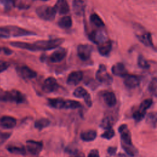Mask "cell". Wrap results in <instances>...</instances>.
I'll use <instances>...</instances> for the list:
<instances>
[{"label":"cell","mask_w":157,"mask_h":157,"mask_svg":"<svg viewBox=\"0 0 157 157\" xmlns=\"http://www.w3.org/2000/svg\"><path fill=\"white\" fill-rule=\"evenodd\" d=\"M86 4L83 0H73L72 10L74 14L78 17H82L84 15L85 11Z\"/></svg>","instance_id":"2e32d148"},{"label":"cell","mask_w":157,"mask_h":157,"mask_svg":"<svg viewBox=\"0 0 157 157\" xmlns=\"http://www.w3.org/2000/svg\"><path fill=\"white\" fill-rule=\"evenodd\" d=\"M112 50V42L110 40L99 44L98 50L99 54L103 56H107Z\"/></svg>","instance_id":"44dd1931"},{"label":"cell","mask_w":157,"mask_h":157,"mask_svg":"<svg viewBox=\"0 0 157 157\" xmlns=\"http://www.w3.org/2000/svg\"><path fill=\"white\" fill-rule=\"evenodd\" d=\"M20 75L25 79H33L36 77L37 72L26 66H23L18 69Z\"/></svg>","instance_id":"ac0fdd59"},{"label":"cell","mask_w":157,"mask_h":157,"mask_svg":"<svg viewBox=\"0 0 157 157\" xmlns=\"http://www.w3.org/2000/svg\"><path fill=\"white\" fill-rule=\"evenodd\" d=\"M145 115H146V112L140 110L138 109L132 113V118L136 121L139 122L145 118Z\"/></svg>","instance_id":"d590c367"},{"label":"cell","mask_w":157,"mask_h":157,"mask_svg":"<svg viewBox=\"0 0 157 157\" xmlns=\"http://www.w3.org/2000/svg\"><path fill=\"white\" fill-rule=\"evenodd\" d=\"M90 21L93 25L99 28H102L105 25L101 18L96 13H93L90 15Z\"/></svg>","instance_id":"4316f807"},{"label":"cell","mask_w":157,"mask_h":157,"mask_svg":"<svg viewBox=\"0 0 157 157\" xmlns=\"http://www.w3.org/2000/svg\"><path fill=\"white\" fill-rule=\"evenodd\" d=\"M1 99L5 101L13 102L16 104H21L25 102L26 97L18 90H12L5 92Z\"/></svg>","instance_id":"277c9868"},{"label":"cell","mask_w":157,"mask_h":157,"mask_svg":"<svg viewBox=\"0 0 157 157\" xmlns=\"http://www.w3.org/2000/svg\"><path fill=\"white\" fill-rule=\"evenodd\" d=\"M93 50V47L91 45L80 44L77 48V54L81 60L85 61L90 58Z\"/></svg>","instance_id":"ba28073f"},{"label":"cell","mask_w":157,"mask_h":157,"mask_svg":"<svg viewBox=\"0 0 157 157\" xmlns=\"http://www.w3.org/2000/svg\"><path fill=\"white\" fill-rule=\"evenodd\" d=\"M118 132L120 134L121 144L124 145H133L132 142L131 134L128 126L126 124H121L118 128Z\"/></svg>","instance_id":"8fae6325"},{"label":"cell","mask_w":157,"mask_h":157,"mask_svg":"<svg viewBox=\"0 0 157 157\" xmlns=\"http://www.w3.org/2000/svg\"><path fill=\"white\" fill-rule=\"evenodd\" d=\"M148 90L150 94L156 97V91H157V79L156 77L152 78L151 82H150L148 87Z\"/></svg>","instance_id":"836d02e7"},{"label":"cell","mask_w":157,"mask_h":157,"mask_svg":"<svg viewBox=\"0 0 157 157\" xmlns=\"http://www.w3.org/2000/svg\"><path fill=\"white\" fill-rule=\"evenodd\" d=\"M80 139L85 142H91L94 140L97 137V132L95 130L90 129L83 131L80 134Z\"/></svg>","instance_id":"cb8c5ba5"},{"label":"cell","mask_w":157,"mask_h":157,"mask_svg":"<svg viewBox=\"0 0 157 157\" xmlns=\"http://www.w3.org/2000/svg\"><path fill=\"white\" fill-rule=\"evenodd\" d=\"M1 125L6 129H12L17 124V120L11 116H4L0 120Z\"/></svg>","instance_id":"7402d4cb"},{"label":"cell","mask_w":157,"mask_h":157,"mask_svg":"<svg viewBox=\"0 0 157 157\" xmlns=\"http://www.w3.org/2000/svg\"><path fill=\"white\" fill-rule=\"evenodd\" d=\"M9 63L7 61L0 60V73L6 71L9 67Z\"/></svg>","instance_id":"ab89813d"},{"label":"cell","mask_w":157,"mask_h":157,"mask_svg":"<svg viewBox=\"0 0 157 157\" xmlns=\"http://www.w3.org/2000/svg\"><path fill=\"white\" fill-rule=\"evenodd\" d=\"M115 132L113 129L109 128V129H105V131L101 135V137L107 140H110L115 136Z\"/></svg>","instance_id":"8d00e7d4"},{"label":"cell","mask_w":157,"mask_h":157,"mask_svg":"<svg viewBox=\"0 0 157 157\" xmlns=\"http://www.w3.org/2000/svg\"><path fill=\"white\" fill-rule=\"evenodd\" d=\"M111 71L114 75L121 77H124L128 74V70L126 69L124 64L122 63H117L114 64L112 67Z\"/></svg>","instance_id":"ffe728a7"},{"label":"cell","mask_w":157,"mask_h":157,"mask_svg":"<svg viewBox=\"0 0 157 157\" xmlns=\"http://www.w3.org/2000/svg\"><path fill=\"white\" fill-rule=\"evenodd\" d=\"M102 99L105 104L110 107H112L117 104V98L115 94L112 91H105L102 93Z\"/></svg>","instance_id":"d6986e66"},{"label":"cell","mask_w":157,"mask_h":157,"mask_svg":"<svg viewBox=\"0 0 157 157\" xmlns=\"http://www.w3.org/2000/svg\"><path fill=\"white\" fill-rule=\"evenodd\" d=\"M140 31L141 33L137 32L136 33V36L138 39V40L146 47H151L154 50H156V48L153 43L151 33L143 29V27L141 28Z\"/></svg>","instance_id":"52a82bcc"},{"label":"cell","mask_w":157,"mask_h":157,"mask_svg":"<svg viewBox=\"0 0 157 157\" xmlns=\"http://www.w3.org/2000/svg\"><path fill=\"white\" fill-rule=\"evenodd\" d=\"M37 15L45 21H52L55 19L56 12L54 7L48 5H42L36 9Z\"/></svg>","instance_id":"3957f363"},{"label":"cell","mask_w":157,"mask_h":157,"mask_svg":"<svg viewBox=\"0 0 157 157\" xmlns=\"http://www.w3.org/2000/svg\"><path fill=\"white\" fill-rule=\"evenodd\" d=\"M0 34L3 37H22L36 35V34L33 31L13 25L0 26Z\"/></svg>","instance_id":"7a4b0ae2"},{"label":"cell","mask_w":157,"mask_h":157,"mask_svg":"<svg viewBox=\"0 0 157 157\" xmlns=\"http://www.w3.org/2000/svg\"><path fill=\"white\" fill-rule=\"evenodd\" d=\"M67 55V50L64 48H59L54 51L50 56L49 59L52 63H56L63 61Z\"/></svg>","instance_id":"5bb4252c"},{"label":"cell","mask_w":157,"mask_h":157,"mask_svg":"<svg viewBox=\"0 0 157 157\" xmlns=\"http://www.w3.org/2000/svg\"><path fill=\"white\" fill-rule=\"evenodd\" d=\"M0 3L7 10L10 9L13 6V0H0Z\"/></svg>","instance_id":"74e56055"},{"label":"cell","mask_w":157,"mask_h":157,"mask_svg":"<svg viewBox=\"0 0 157 157\" xmlns=\"http://www.w3.org/2000/svg\"><path fill=\"white\" fill-rule=\"evenodd\" d=\"M64 42L63 38H56L48 40H41L36 41L34 43H28L24 42H11V46L31 52L47 51L55 49L58 47Z\"/></svg>","instance_id":"6da1fadb"},{"label":"cell","mask_w":157,"mask_h":157,"mask_svg":"<svg viewBox=\"0 0 157 157\" xmlns=\"http://www.w3.org/2000/svg\"><path fill=\"white\" fill-rule=\"evenodd\" d=\"M117 157H131V156H126V155L124 154H122V153H119V155H118Z\"/></svg>","instance_id":"f6af8a7d"},{"label":"cell","mask_w":157,"mask_h":157,"mask_svg":"<svg viewBox=\"0 0 157 157\" xmlns=\"http://www.w3.org/2000/svg\"><path fill=\"white\" fill-rule=\"evenodd\" d=\"M59 88V85L55 78L53 77H47L43 83L42 89L45 93H51L56 91Z\"/></svg>","instance_id":"9c48e42d"},{"label":"cell","mask_w":157,"mask_h":157,"mask_svg":"<svg viewBox=\"0 0 157 157\" xmlns=\"http://www.w3.org/2000/svg\"><path fill=\"white\" fill-rule=\"evenodd\" d=\"M96 78L99 82L105 85H111L113 82V78L109 74L105 65L100 64L96 72Z\"/></svg>","instance_id":"5b68a950"},{"label":"cell","mask_w":157,"mask_h":157,"mask_svg":"<svg viewBox=\"0 0 157 157\" xmlns=\"http://www.w3.org/2000/svg\"><path fill=\"white\" fill-rule=\"evenodd\" d=\"M89 39L94 44L99 45L108 40V36L106 31L100 29L94 30L88 34Z\"/></svg>","instance_id":"8992f818"},{"label":"cell","mask_w":157,"mask_h":157,"mask_svg":"<svg viewBox=\"0 0 157 157\" xmlns=\"http://www.w3.org/2000/svg\"><path fill=\"white\" fill-rule=\"evenodd\" d=\"M83 78V73L81 71L71 72L67 76L66 83L69 85H78Z\"/></svg>","instance_id":"4fadbf2b"},{"label":"cell","mask_w":157,"mask_h":157,"mask_svg":"<svg viewBox=\"0 0 157 157\" xmlns=\"http://www.w3.org/2000/svg\"><path fill=\"white\" fill-rule=\"evenodd\" d=\"M123 78H124L123 83L124 85L129 89L135 88L137 87L140 84L139 78L137 75L128 74Z\"/></svg>","instance_id":"9a60e30c"},{"label":"cell","mask_w":157,"mask_h":157,"mask_svg":"<svg viewBox=\"0 0 157 157\" xmlns=\"http://www.w3.org/2000/svg\"><path fill=\"white\" fill-rule=\"evenodd\" d=\"M4 52H5V53H6V55H10V54L12 53V52L10 50H9V48H4Z\"/></svg>","instance_id":"ee69618b"},{"label":"cell","mask_w":157,"mask_h":157,"mask_svg":"<svg viewBox=\"0 0 157 157\" xmlns=\"http://www.w3.org/2000/svg\"><path fill=\"white\" fill-rule=\"evenodd\" d=\"M72 156H71L70 157H85L84 153H82V152H77V153H75L74 155H71Z\"/></svg>","instance_id":"7bdbcfd3"},{"label":"cell","mask_w":157,"mask_h":157,"mask_svg":"<svg viewBox=\"0 0 157 157\" xmlns=\"http://www.w3.org/2000/svg\"><path fill=\"white\" fill-rule=\"evenodd\" d=\"M87 157H100L99 151L97 149H92L89 152Z\"/></svg>","instance_id":"b9f144b4"},{"label":"cell","mask_w":157,"mask_h":157,"mask_svg":"<svg viewBox=\"0 0 157 157\" xmlns=\"http://www.w3.org/2000/svg\"><path fill=\"white\" fill-rule=\"evenodd\" d=\"M39 1H49V0H39Z\"/></svg>","instance_id":"bcb514c9"},{"label":"cell","mask_w":157,"mask_h":157,"mask_svg":"<svg viewBox=\"0 0 157 157\" xmlns=\"http://www.w3.org/2000/svg\"><path fill=\"white\" fill-rule=\"evenodd\" d=\"M137 65L139 67L143 69H148L150 68V65L147 60L142 55H140L137 58Z\"/></svg>","instance_id":"d6a6232c"},{"label":"cell","mask_w":157,"mask_h":157,"mask_svg":"<svg viewBox=\"0 0 157 157\" xmlns=\"http://www.w3.org/2000/svg\"><path fill=\"white\" fill-rule=\"evenodd\" d=\"M153 104V99L151 98H148L144 99L140 104L139 107V109L144 112H146L147 109H148L151 105Z\"/></svg>","instance_id":"e575fe53"},{"label":"cell","mask_w":157,"mask_h":157,"mask_svg":"<svg viewBox=\"0 0 157 157\" xmlns=\"http://www.w3.org/2000/svg\"><path fill=\"white\" fill-rule=\"evenodd\" d=\"M27 150L33 155H39L43 148V143L41 141L28 140L26 141Z\"/></svg>","instance_id":"7c38bea8"},{"label":"cell","mask_w":157,"mask_h":157,"mask_svg":"<svg viewBox=\"0 0 157 157\" xmlns=\"http://www.w3.org/2000/svg\"><path fill=\"white\" fill-rule=\"evenodd\" d=\"M121 147L123 148L124 151L126 153V154L131 157H134L138 153L137 149L133 145H129L121 144Z\"/></svg>","instance_id":"4dcf8cb0"},{"label":"cell","mask_w":157,"mask_h":157,"mask_svg":"<svg viewBox=\"0 0 157 157\" xmlns=\"http://www.w3.org/2000/svg\"><path fill=\"white\" fill-rule=\"evenodd\" d=\"M48 104L50 107L56 109H63L65 100L63 98H48Z\"/></svg>","instance_id":"603a6c76"},{"label":"cell","mask_w":157,"mask_h":157,"mask_svg":"<svg viewBox=\"0 0 157 157\" xmlns=\"http://www.w3.org/2000/svg\"><path fill=\"white\" fill-rule=\"evenodd\" d=\"M54 8L60 15H66L69 12V6L66 0H57Z\"/></svg>","instance_id":"e0dca14e"},{"label":"cell","mask_w":157,"mask_h":157,"mask_svg":"<svg viewBox=\"0 0 157 157\" xmlns=\"http://www.w3.org/2000/svg\"><path fill=\"white\" fill-rule=\"evenodd\" d=\"M157 121V115L156 112H150L147 114L146 117V122L152 128H156Z\"/></svg>","instance_id":"1f68e13d"},{"label":"cell","mask_w":157,"mask_h":157,"mask_svg":"<svg viewBox=\"0 0 157 157\" xmlns=\"http://www.w3.org/2000/svg\"><path fill=\"white\" fill-rule=\"evenodd\" d=\"M117 148L116 147H108V148L107 150V154L110 156H113L114 155H115V153L117 152Z\"/></svg>","instance_id":"60d3db41"},{"label":"cell","mask_w":157,"mask_h":157,"mask_svg":"<svg viewBox=\"0 0 157 157\" xmlns=\"http://www.w3.org/2000/svg\"><path fill=\"white\" fill-rule=\"evenodd\" d=\"M7 150L11 153L15 155H25L26 154V150L24 146L18 145H10L7 147Z\"/></svg>","instance_id":"484cf974"},{"label":"cell","mask_w":157,"mask_h":157,"mask_svg":"<svg viewBox=\"0 0 157 157\" xmlns=\"http://www.w3.org/2000/svg\"><path fill=\"white\" fill-rule=\"evenodd\" d=\"M58 25L59 28L64 29H69L72 25V20L71 17L69 15H65L61 17L58 21Z\"/></svg>","instance_id":"d4e9b609"},{"label":"cell","mask_w":157,"mask_h":157,"mask_svg":"<svg viewBox=\"0 0 157 157\" xmlns=\"http://www.w3.org/2000/svg\"><path fill=\"white\" fill-rule=\"evenodd\" d=\"M113 124V118L112 116L108 115L105 117L100 123V127L104 129L112 128Z\"/></svg>","instance_id":"f1b7e54d"},{"label":"cell","mask_w":157,"mask_h":157,"mask_svg":"<svg viewBox=\"0 0 157 157\" xmlns=\"http://www.w3.org/2000/svg\"><path fill=\"white\" fill-rule=\"evenodd\" d=\"M11 136L10 132H1L0 133V145L3 144Z\"/></svg>","instance_id":"f35d334b"},{"label":"cell","mask_w":157,"mask_h":157,"mask_svg":"<svg viewBox=\"0 0 157 157\" xmlns=\"http://www.w3.org/2000/svg\"><path fill=\"white\" fill-rule=\"evenodd\" d=\"M82 105L78 101L75 100H65L63 109H75L82 107Z\"/></svg>","instance_id":"f546056e"},{"label":"cell","mask_w":157,"mask_h":157,"mask_svg":"<svg viewBox=\"0 0 157 157\" xmlns=\"http://www.w3.org/2000/svg\"><path fill=\"white\" fill-rule=\"evenodd\" d=\"M73 96L77 98H83L88 107H91L92 106L93 102L91 96L84 88L82 86L76 88L73 92Z\"/></svg>","instance_id":"30bf717a"},{"label":"cell","mask_w":157,"mask_h":157,"mask_svg":"<svg viewBox=\"0 0 157 157\" xmlns=\"http://www.w3.org/2000/svg\"><path fill=\"white\" fill-rule=\"evenodd\" d=\"M50 124V121L46 118H41L37 120L34 122V127L39 131L42 130L43 129L49 126Z\"/></svg>","instance_id":"83f0119b"}]
</instances>
